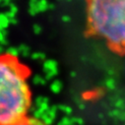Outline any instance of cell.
I'll return each instance as SVG.
<instances>
[{
    "mask_svg": "<svg viewBox=\"0 0 125 125\" xmlns=\"http://www.w3.org/2000/svg\"><path fill=\"white\" fill-rule=\"evenodd\" d=\"M30 67L14 53H0V125L29 116L32 104Z\"/></svg>",
    "mask_w": 125,
    "mask_h": 125,
    "instance_id": "6da1fadb",
    "label": "cell"
},
{
    "mask_svg": "<svg viewBox=\"0 0 125 125\" xmlns=\"http://www.w3.org/2000/svg\"><path fill=\"white\" fill-rule=\"evenodd\" d=\"M87 34L125 54V0H86Z\"/></svg>",
    "mask_w": 125,
    "mask_h": 125,
    "instance_id": "7a4b0ae2",
    "label": "cell"
},
{
    "mask_svg": "<svg viewBox=\"0 0 125 125\" xmlns=\"http://www.w3.org/2000/svg\"><path fill=\"white\" fill-rule=\"evenodd\" d=\"M11 125H47L45 124L44 122H42V120L40 119H37V118H34V117H31V116H28L26 117L25 119L17 122V123H14V124H11Z\"/></svg>",
    "mask_w": 125,
    "mask_h": 125,
    "instance_id": "3957f363",
    "label": "cell"
}]
</instances>
